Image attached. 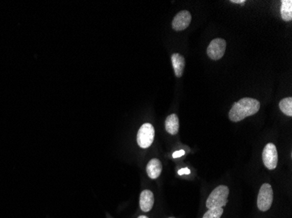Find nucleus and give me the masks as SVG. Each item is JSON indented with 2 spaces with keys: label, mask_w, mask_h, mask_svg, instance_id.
Here are the masks:
<instances>
[{
  "label": "nucleus",
  "mask_w": 292,
  "mask_h": 218,
  "mask_svg": "<svg viewBox=\"0 0 292 218\" xmlns=\"http://www.w3.org/2000/svg\"><path fill=\"white\" fill-rule=\"evenodd\" d=\"M185 154V151L184 150H179V151H177V152H175L172 154V157L173 158H179L180 156H183Z\"/></svg>",
  "instance_id": "2eb2a0df"
},
{
  "label": "nucleus",
  "mask_w": 292,
  "mask_h": 218,
  "mask_svg": "<svg viewBox=\"0 0 292 218\" xmlns=\"http://www.w3.org/2000/svg\"><path fill=\"white\" fill-rule=\"evenodd\" d=\"M140 209L144 212H149L154 205V195L149 190L142 191L139 198Z\"/></svg>",
  "instance_id": "6e6552de"
},
{
  "label": "nucleus",
  "mask_w": 292,
  "mask_h": 218,
  "mask_svg": "<svg viewBox=\"0 0 292 218\" xmlns=\"http://www.w3.org/2000/svg\"><path fill=\"white\" fill-rule=\"evenodd\" d=\"M170 59H171V64L174 69L175 75L178 78L182 76L184 68L186 65L185 58L179 53H173Z\"/></svg>",
  "instance_id": "9d476101"
},
{
  "label": "nucleus",
  "mask_w": 292,
  "mask_h": 218,
  "mask_svg": "<svg viewBox=\"0 0 292 218\" xmlns=\"http://www.w3.org/2000/svg\"><path fill=\"white\" fill-rule=\"evenodd\" d=\"M146 172L150 179H157L162 172V163L158 159H151L146 166Z\"/></svg>",
  "instance_id": "1a4fd4ad"
},
{
  "label": "nucleus",
  "mask_w": 292,
  "mask_h": 218,
  "mask_svg": "<svg viewBox=\"0 0 292 218\" xmlns=\"http://www.w3.org/2000/svg\"><path fill=\"white\" fill-rule=\"evenodd\" d=\"M229 195V189L227 186L219 185L212 191L207 198L206 206L207 209L223 208L227 203V197Z\"/></svg>",
  "instance_id": "f03ea898"
},
{
  "label": "nucleus",
  "mask_w": 292,
  "mask_h": 218,
  "mask_svg": "<svg viewBox=\"0 0 292 218\" xmlns=\"http://www.w3.org/2000/svg\"><path fill=\"white\" fill-rule=\"evenodd\" d=\"M138 218H147L146 216H140V217H138Z\"/></svg>",
  "instance_id": "a211bd4d"
},
{
  "label": "nucleus",
  "mask_w": 292,
  "mask_h": 218,
  "mask_svg": "<svg viewBox=\"0 0 292 218\" xmlns=\"http://www.w3.org/2000/svg\"><path fill=\"white\" fill-rule=\"evenodd\" d=\"M273 190L270 184L264 183L261 187L259 190V194L257 196V207L261 211L265 212L268 211L272 205L273 202Z\"/></svg>",
  "instance_id": "20e7f679"
},
{
  "label": "nucleus",
  "mask_w": 292,
  "mask_h": 218,
  "mask_svg": "<svg viewBox=\"0 0 292 218\" xmlns=\"http://www.w3.org/2000/svg\"><path fill=\"white\" fill-rule=\"evenodd\" d=\"M281 5V16L284 21H291L292 20V0H282Z\"/></svg>",
  "instance_id": "f8f14e48"
},
{
  "label": "nucleus",
  "mask_w": 292,
  "mask_h": 218,
  "mask_svg": "<svg viewBox=\"0 0 292 218\" xmlns=\"http://www.w3.org/2000/svg\"><path fill=\"white\" fill-rule=\"evenodd\" d=\"M191 13L186 10L181 11L174 17V19L172 21V23H171L172 29L177 32L183 31L189 26V24H191Z\"/></svg>",
  "instance_id": "0eeeda50"
},
{
  "label": "nucleus",
  "mask_w": 292,
  "mask_h": 218,
  "mask_svg": "<svg viewBox=\"0 0 292 218\" xmlns=\"http://www.w3.org/2000/svg\"><path fill=\"white\" fill-rule=\"evenodd\" d=\"M178 174L179 175H182V174H190V170L189 169H187V168H185V169H182V170H179L178 171Z\"/></svg>",
  "instance_id": "dca6fc26"
},
{
  "label": "nucleus",
  "mask_w": 292,
  "mask_h": 218,
  "mask_svg": "<svg viewBox=\"0 0 292 218\" xmlns=\"http://www.w3.org/2000/svg\"><path fill=\"white\" fill-rule=\"evenodd\" d=\"M227 42L223 39H215L210 42L207 47V53L213 61H219L224 56Z\"/></svg>",
  "instance_id": "423d86ee"
},
{
  "label": "nucleus",
  "mask_w": 292,
  "mask_h": 218,
  "mask_svg": "<svg viewBox=\"0 0 292 218\" xmlns=\"http://www.w3.org/2000/svg\"><path fill=\"white\" fill-rule=\"evenodd\" d=\"M231 3H234V4H243L246 3V1H245V0H232Z\"/></svg>",
  "instance_id": "f3484780"
},
{
  "label": "nucleus",
  "mask_w": 292,
  "mask_h": 218,
  "mask_svg": "<svg viewBox=\"0 0 292 218\" xmlns=\"http://www.w3.org/2000/svg\"><path fill=\"white\" fill-rule=\"evenodd\" d=\"M223 212L222 208L209 209L203 216V218H220L223 214Z\"/></svg>",
  "instance_id": "4468645a"
},
{
  "label": "nucleus",
  "mask_w": 292,
  "mask_h": 218,
  "mask_svg": "<svg viewBox=\"0 0 292 218\" xmlns=\"http://www.w3.org/2000/svg\"><path fill=\"white\" fill-rule=\"evenodd\" d=\"M263 162L268 170H275L278 162V153L275 144L268 143L263 151Z\"/></svg>",
  "instance_id": "39448f33"
},
{
  "label": "nucleus",
  "mask_w": 292,
  "mask_h": 218,
  "mask_svg": "<svg viewBox=\"0 0 292 218\" xmlns=\"http://www.w3.org/2000/svg\"><path fill=\"white\" fill-rule=\"evenodd\" d=\"M154 127L150 123H145L139 129L137 136V142L140 148L148 149L154 141Z\"/></svg>",
  "instance_id": "7ed1b4c3"
},
{
  "label": "nucleus",
  "mask_w": 292,
  "mask_h": 218,
  "mask_svg": "<svg viewBox=\"0 0 292 218\" xmlns=\"http://www.w3.org/2000/svg\"><path fill=\"white\" fill-rule=\"evenodd\" d=\"M260 109V102L256 99L243 98L232 106L228 113L230 121L234 122L243 121L245 118L256 114Z\"/></svg>",
  "instance_id": "f257e3e1"
},
{
  "label": "nucleus",
  "mask_w": 292,
  "mask_h": 218,
  "mask_svg": "<svg viewBox=\"0 0 292 218\" xmlns=\"http://www.w3.org/2000/svg\"><path fill=\"white\" fill-rule=\"evenodd\" d=\"M279 108H280L281 111L288 115L290 117L292 116V98L287 97L284 98L279 103Z\"/></svg>",
  "instance_id": "ddd939ff"
},
{
  "label": "nucleus",
  "mask_w": 292,
  "mask_h": 218,
  "mask_svg": "<svg viewBox=\"0 0 292 218\" xmlns=\"http://www.w3.org/2000/svg\"></svg>",
  "instance_id": "6ab92c4d"
},
{
  "label": "nucleus",
  "mask_w": 292,
  "mask_h": 218,
  "mask_svg": "<svg viewBox=\"0 0 292 218\" xmlns=\"http://www.w3.org/2000/svg\"><path fill=\"white\" fill-rule=\"evenodd\" d=\"M166 130L167 133H170L171 135H175L179 132V117L177 114L172 113L170 114L166 120Z\"/></svg>",
  "instance_id": "9b49d317"
}]
</instances>
